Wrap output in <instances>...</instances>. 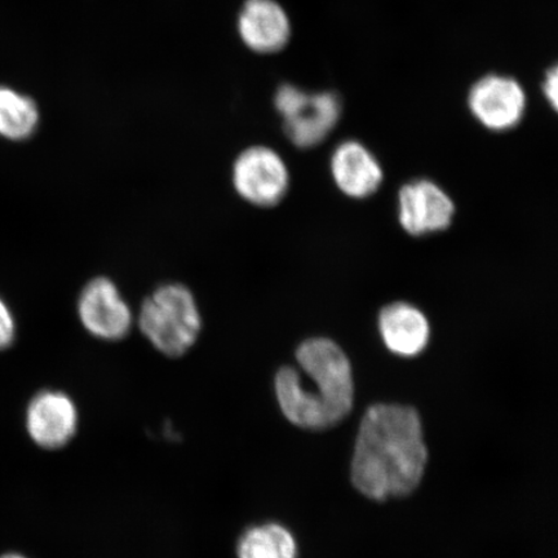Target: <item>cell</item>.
Listing matches in <instances>:
<instances>
[{
  "instance_id": "obj_5",
  "label": "cell",
  "mask_w": 558,
  "mask_h": 558,
  "mask_svg": "<svg viewBox=\"0 0 558 558\" xmlns=\"http://www.w3.org/2000/svg\"><path fill=\"white\" fill-rule=\"evenodd\" d=\"M232 181L235 192L248 204L274 207L289 192L290 172L276 150L255 145L236 157Z\"/></svg>"
},
{
  "instance_id": "obj_4",
  "label": "cell",
  "mask_w": 558,
  "mask_h": 558,
  "mask_svg": "<svg viewBox=\"0 0 558 558\" xmlns=\"http://www.w3.org/2000/svg\"><path fill=\"white\" fill-rule=\"evenodd\" d=\"M275 105L283 118L286 135L302 149L323 143L341 116V100L337 94H310L288 83L279 86Z\"/></svg>"
},
{
  "instance_id": "obj_17",
  "label": "cell",
  "mask_w": 558,
  "mask_h": 558,
  "mask_svg": "<svg viewBox=\"0 0 558 558\" xmlns=\"http://www.w3.org/2000/svg\"><path fill=\"white\" fill-rule=\"evenodd\" d=\"M0 558H26V557L21 556L19 554H9V555H4V556H2Z\"/></svg>"
},
{
  "instance_id": "obj_16",
  "label": "cell",
  "mask_w": 558,
  "mask_h": 558,
  "mask_svg": "<svg viewBox=\"0 0 558 558\" xmlns=\"http://www.w3.org/2000/svg\"><path fill=\"white\" fill-rule=\"evenodd\" d=\"M543 93L555 110L558 104V70L556 66L548 70L546 80L543 82Z\"/></svg>"
},
{
  "instance_id": "obj_12",
  "label": "cell",
  "mask_w": 558,
  "mask_h": 558,
  "mask_svg": "<svg viewBox=\"0 0 558 558\" xmlns=\"http://www.w3.org/2000/svg\"><path fill=\"white\" fill-rule=\"evenodd\" d=\"M378 324L384 344L401 357H415L428 345V319L414 305L402 302L387 305L379 314Z\"/></svg>"
},
{
  "instance_id": "obj_10",
  "label": "cell",
  "mask_w": 558,
  "mask_h": 558,
  "mask_svg": "<svg viewBox=\"0 0 558 558\" xmlns=\"http://www.w3.org/2000/svg\"><path fill=\"white\" fill-rule=\"evenodd\" d=\"M240 38L250 51L270 54L282 51L291 37V23L276 0H246L236 20Z\"/></svg>"
},
{
  "instance_id": "obj_15",
  "label": "cell",
  "mask_w": 558,
  "mask_h": 558,
  "mask_svg": "<svg viewBox=\"0 0 558 558\" xmlns=\"http://www.w3.org/2000/svg\"><path fill=\"white\" fill-rule=\"evenodd\" d=\"M16 324L13 314L2 299H0V351L10 348L15 340Z\"/></svg>"
},
{
  "instance_id": "obj_14",
  "label": "cell",
  "mask_w": 558,
  "mask_h": 558,
  "mask_svg": "<svg viewBox=\"0 0 558 558\" xmlns=\"http://www.w3.org/2000/svg\"><path fill=\"white\" fill-rule=\"evenodd\" d=\"M39 109L32 97L0 87V136L23 142L39 125Z\"/></svg>"
},
{
  "instance_id": "obj_3",
  "label": "cell",
  "mask_w": 558,
  "mask_h": 558,
  "mask_svg": "<svg viewBox=\"0 0 558 558\" xmlns=\"http://www.w3.org/2000/svg\"><path fill=\"white\" fill-rule=\"evenodd\" d=\"M296 361L317 389L314 404L318 430L343 422L354 400L351 361L343 349L330 339H310L298 348Z\"/></svg>"
},
{
  "instance_id": "obj_1",
  "label": "cell",
  "mask_w": 558,
  "mask_h": 558,
  "mask_svg": "<svg viewBox=\"0 0 558 558\" xmlns=\"http://www.w3.org/2000/svg\"><path fill=\"white\" fill-rule=\"evenodd\" d=\"M428 450L421 415L411 407L376 403L366 410L355 438L352 484L376 501L408 497L421 485Z\"/></svg>"
},
{
  "instance_id": "obj_6",
  "label": "cell",
  "mask_w": 558,
  "mask_h": 558,
  "mask_svg": "<svg viewBox=\"0 0 558 558\" xmlns=\"http://www.w3.org/2000/svg\"><path fill=\"white\" fill-rule=\"evenodd\" d=\"M80 320L96 339L118 341L128 337L134 314L117 284L107 277L89 281L78 298Z\"/></svg>"
},
{
  "instance_id": "obj_13",
  "label": "cell",
  "mask_w": 558,
  "mask_h": 558,
  "mask_svg": "<svg viewBox=\"0 0 558 558\" xmlns=\"http://www.w3.org/2000/svg\"><path fill=\"white\" fill-rule=\"evenodd\" d=\"M298 543L289 529L279 523H263L241 535L239 558H298Z\"/></svg>"
},
{
  "instance_id": "obj_9",
  "label": "cell",
  "mask_w": 558,
  "mask_h": 558,
  "mask_svg": "<svg viewBox=\"0 0 558 558\" xmlns=\"http://www.w3.org/2000/svg\"><path fill=\"white\" fill-rule=\"evenodd\" d=\"M456 206L445 191L429 180L403 185L399 194V219L411 235L442 232L451 226Z\"/></svg>"
},
{
  "instance_id": "obj_8",
  "label": "cell",
  "mask_w": 558,
  "mask_h": 558,
  "mask_svg": "<svg viewBox=\"0 0 558 558\" xmlns=\"http://www.w3.org/2000/svg\"><path fill=\"white\" fill-rule=\"evenodd\" d=\"M78 422V409L72 397L60 390H41L27 404V435L41 449L64 448L75 436Z\"/></svg>"
},
{
  "instance_id": "obj_7",
  "label": "cell",
  "mask_w": 558,
  "mask_h": 558,
  "mask_svg": "<svg viewBox=\"0 0 558 558\" xmlns=\"http://www.w3.org/2000/svg\"><path fill=\"white\" fill-rule=\"evenodd\" d=\"M469 105L472 114L484 128L505 132L521 122L526 110V95L518 81L490 74L474 83Z\"/></svg>"
},
{
  "instance_id": "obj_2",
  "label": "cell",
  "mask_w": 558,
  "mask_h": 558,
  "mask_svg": "<svg viewBox=\"0 0 558 558\" xmlns=\"http://www.w3.org/2000/svg\"><path fill=\"white\" fill-rule=\"evenodd\" d=\"M137 323L149 343L169 357H180L190 351L202 330L197 300L180 283L160 286L146 298Z\"/></svg>"
},
{
  "instance_id": "obj_11",
  "label": "cell",
  "mask_w": 558,
  "mask_h": 558,
  "mask_svg": "<svg viewBox=\"0 0 558 558\" xmlns=\"http://www.w3.org/2000/svg\"><path fill=\"white\" fill-rule=\"evenodd\" d=\"M331 172L335 184L351 198H367L379 190L384 174L378 159L365 145L341 143L333 150Z\"/></svg>"
}]
</instances>
